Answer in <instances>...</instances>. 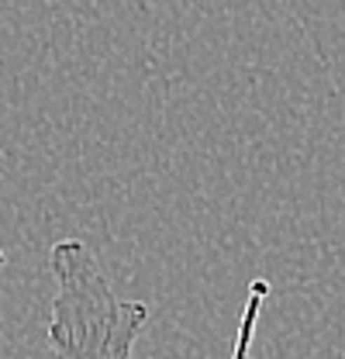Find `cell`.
I'll return each instance as SVG.
<instances>
[{
    "label": "cell",
    "instance_id": "cell-1",
    "mask_svg": "<svg viewBox=\"0 0 345 359\" xmlns=\"http://www.w3.org/2000/svg\"><path fill=\"white\" fill-rule=\"evenodd\" d=\"M55 297L48 314V349L55 359H131L135 342L149 321L142 301L118 297L97 263L93 249L80 238H59L48 252ZM269 280H252L238 318L231 359H249Z\"/></svg>",
    "mask_w": 345,
    "mask_h": 359
},
{
    "label": "cell",
    "instance_id": "cell-2",
    "mask_svg": "<svg viewBox=\"0 0 345 359\" xmlns=\"http://www.w3.org/2000/svg\"><path fill=\"white\" fill-rule=\"evenodd\" d=\"M4 259H7V256H4V249H0V266H4Z\"/></svg>",
    "mask_w": 345,
    "mask_h": 359
}]
</instances>
